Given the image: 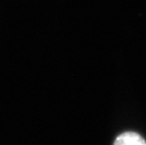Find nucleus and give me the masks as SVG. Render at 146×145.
Here are the masks:
<instances>
[{"label":"nucleus","mask_w":146,"mask_h":145,"mask_svg":"<svg viewBox=\"0 0 146 145\" xmlns=\"http://www.w3.org/2000/svg\"><path fill=\"white\" fill-rule=\"evenodd\" d=\"M113 145H146V141L138 133L125 132L118 136Z\"/></svg>","instance_id":"nucleus-1"}]
</instances>
